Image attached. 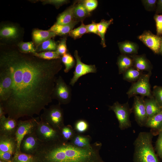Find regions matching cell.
Masks as SVG:
<instances>
[{
  "instance_id": "obj_1",
  "label": "cell",
  "mask_w": 162,
  "mask_h": 162,
  "mask_svg": "<svg viewBox=\"0 0 162 162\" xmlns=\"http://www.w3.org/2000/svg\"><path fill=\"white\" fill-rule=\"evenodd\" d=\"M62 62L61 59L46 60L16 48L2 50L0 71L6 75L10 85L6 99L0 103L5 114L17 120L39 115L52 102Z\"/></svg>"
},
{
  "instance_id": "obj_2",
  "label": "cell",
  "mask_w": 162,
  "mask_h": 162,
  "mask_svg": "<svg viewBox=\"0 0 162 162\" xmlns=\"http://www.w3.org/2000/svg\"><path fill=\"white\" fill-rule=\"evenodd\" d=\"M102 146L97 141L89 147L80 148L61 139L42 143L34 156L35 162H104L100 154Z\"/></svg>"
},
{
  "instance_id": "obj_3",
  "label": "cell",
  "mask_w": 162,
  "mask_h": 162,
  "mask_svg": "<svg viewBox=\"0 0 162 162\" xmlns=\"http://www.w3.org/2000/svg\"><path fill=\"white\" fill-rule=\"evenodd\" d=\"M153 136L150 132L139 133L134 143V162H159L152 145Z\"/></svg>"
},
{
  "instance_id": "obj_4",
  "label": "cell",
  "mask_w": 162,
  "mask_h": 162,
  "mask_svg": "<svg viewBox=\"0 0 162 162\" xmlns=\"http://www.w3.org/2000/svg\"><path fill=\"white\" fill-rule=\"evenodd\" d=\"M43 110L39 117L40 120L59 131L65 125L63 110L60 104L51 105Z\"/></svg>"
},
{
  "instance_id": "obj_5",
  "label": "cell",
  "mask_w": 162,
  "mask_h": 162,
  "mask_svg": "<svg viewBox=\"0 0 162 162\" xmlns=\"http://www.w3.org/2000/svg\"><path fill=\"white\" fill-rule=\"evenodd\" d=\"M151 71L142 75L139 79L132 83L127 92L129 98L140 95L143 97L149 98L153 96L149 80Z\"/></svg>"
},
{
  "instance_id": "obj_6",
  "label": "cell",
  "mask_w": 162,
  "mask_h": 162,
  "mask_svg": "<svg viewBox=\"0 0 162 162\" xmlns=\"http://www.w3.org/2000/svg\"><path fill=\"white\" fill-rule=\"evenodd\" d=\"M109 110H112L115 113L121 130H125L131 127L130 116L132 111L128 102L121 104L116 101L112 106H109Z\"/></svg>"
},
{
  "instance_id": "obj_7",
  "label": "cell",
  "mask_w": 162,
  "mask_h": 162,
  "mask_svg": "<svg viewBox=\"0 0 162 162\" xmlns=\"http://www.w3.org/2000/svg\"><path fill=\"white\" fill-rule=\"evenodd\" d=\"M34 132L37 138L43 143H50L61 139L59 131L40 120Z\"/></svg>"
},
{
  "instance_id": "obj_8",
  "label": "cell",
  "mask_w": 162,
  "mask_h": 162,
  "mask_svg": "<svg viewBox=\"0 0 162 162\" xmlns=\"http://www.w3.org/2000/svg\"><path fill=\"white\" fill-rule=\"evenodd\" d=\"M71 89L61 76L57 78L52 94V99H56L58 104H67L71 99Z\"/></svg>"
},
{
  "instance_id": "obj_9",
  "label": "cell",
  "mask_w": 162,
  "mask_h": 162,
  "mask_svg": "<svg viewBox=\"0 0 162 162\" xmlns=\"http://www.w3.org/2000/svg\"><path fill=\"white\" fill-rule=\"evenodd\" d=\"M40 120L39 117H33L27 120H19L15 134L17 147L15 153L20 152V147L22 139L26 135L35 132L37 125Z\"/></svg>"
},
{
  "instance_id": "obj_10",
  "label": "cell",
  "mask_w": 162,
  "mask_h": 162,
  "mask_svg": "<svg viewBox=\"0 0 162 162\" xmlns=\"http://www.w3.org/2000/svg\"><path fill=\"white\" fill-rule=\"evenodd\" d=\"M74 56L76 64L73 76L70 82V84L72 86L74 85L79 78L82 76L89 73H96L97 72V68L95 65H88L82 62L76 50L74 52Z\"/></svg>"
},
{
  "instance_id": "obj_11",
  "label": "cell",
  "mask_w": 162,
  "mask_h": 162,
  "mask_svg": "<svg viewBox=\"0 0 162 162\" xmlns=\"http://www.w3.org/2000/svg\"><path fill=\"white\" fill-rule=\"evenodd\" d=\"M131 108L135 120L137 124L141 127H145L148 117L146 109L144 98L138 95L134 96Z\"/></svg>"
},
{
  "instance_id": "obj_12",
  "label": "cell",
  "mask_w": 162,
  "mask_h": 162,
  "mask_svg": "<svg viewBox=\"0 0 162 162\" xmlns=\"http://www.w3.org/2000/svg\"><path fill=\"white\" fill-rule=\"evenodd\" d=\"M42 143L37 137L35 132L27 134L21 141L20 150L22 153L34 155Z\"/></svg>"
},
{
  "instance_id": "obj_13",
  "label": "cell",
  "mask_w": 162,
  "mask_h": 162,
  "mask_svg": "<svg viewBox=\"0 0 162 162\" xmlns=\"http://www.w3.org/2000/svg\"><path fill=\"white\" fill-rule=\"evenodd\" d=\"M138 38L156 54H159L162 42V37L155 35L151 32L145 31Z\"/></svg>"
},
{
  "instance_id": "obj_14",
  "label": "cell",
  "mask_w": 162,
  "mask_h": 162,
  "mask_svg": "<svg viewBox=\"0 0 162 162\" xmlns=\"http://www.w3.org/2000/svg\"><path fill=\"white\" fill-rule=\"evenodd\" d=\"M18 121L5 115L0 118V135L15 136Z\"/></svg>"
},
{
  "instance_id": "obj_15",
  "label": "cell",
  "mask_w": 162,
  "mask_h": 162,
  "mask_svg": "<svg viewBox=\"0 0 162 162\" xmlns=\"http://www.w3.org/2000/svg\"><path fill=\"white\" fill-rule=\"evenodd\" d=\"M17 147L15 136L0 135V152H9L14 154Z\"/></svg>"
},
{
  "instance_id": "obj_16",
  "label": "cell",
  "mask_w": 162,
  "mask_h": 162,
  "mask_svg": "<svg viewBox=\"0 0 162 162\" xmlns=\"http://www.w3.org/2000/svg\"><path fill=\"white\" fill-rule=\"evenodd\" d=\"M131 56L133 59L134 68L142 72L151 71L152 66L145 55L136 54Z\"/></svg>"
},
{
  "instance_id": "obj_17",
  "label": "cell",
  "mask_w": 162,
  "mask_h": 162,
  "mask_svg": "<svg viewBox=\"0 0 162 162\" xmlns=\"http://www.w3.org/2000/svg\"><path fill=\"white\" fill-rule=\"evenodd\" d=\"M76 2L74 3L59 15L56 24L61 25H67L76 21L75 19L74 14V8Z\"/></svg>"
},
{
  "instance_id": "obj_18",
  "label": "cell",
  "mask_w": 162,
  "mask_h": 162,
  "mask_svg": "<svg viewBox=\"0 0 162 162\" xmlns=\"http://www.w3.org/2000/svg\"><path fill=\"white\" fill-rule=\"evenodd\" d=\"M145 127L151 129L150 132L154 135L158 134L162 130V111L154 116L148 118Z\"/></svg>"
},
{
  "instance_id": "obj_19",
  "label": "cell",
  "mask_w": 162,
  "mask_h": 162,
  "mask_svg": "<svg viewBox=\"0 0 162 162\" xmlns=\"http://www.w3.org/2000/svg\"><path fill=\"white\" fill-rule=\"evenodd\" d=\"M56 35L55 33L49 30H43L35 29L33 31L32 33L33 40L38 46L43 42L55 37Z\"/></svg>"
},
{
  "instance_id": "obj_20",
  "label": "cell",
  "mask_w": 162,
  "mask_h": 162,
  "mask_svg": "<svg viewBox=\"0 0 162 162\" xmlns=\"http://www.w3.org/2000/svg\"><path fill=\"white\" fill-rule=\"evenodd\" d=\"M118 44L119 50L122 54L132 56L138 53L139 46L135 43L125 40L119 42Z\"/></svg>"
},
{
  "instance_id": "obj_21",
  "label": "cell",
  "mask_w": 162,
  "mask_h": 162,
  "mask_svg": "<svg viewBox=\"0 0 162 162\" xmlns=\"http://www.w3.org/2000/svg\"><path fill=\"white\" fill-rule=\"evenodd\" d=\"M116 64L119 74H123L134 66L133 60L131 56L122 54L118 57Z\"/></svg>"
},
{
  "instance_id": "obj_22",
  "label": "cell",
  "mask_w": 162,
  "mask_h": 162,
  "mask_svg": "<svg viewBox=\"0 0 162 162\" xmlns=\"http://www.w3.org/2000/svg\"><path fill=\"white\" fill-rule=\"evenodd\" d=\"M144 103L148 118L154 116L162 111V108L158 105L153 96L144 99Z\"/></svg>"
},
{
  "instance_id": "obj_23",
  "label": "cell",
  "mask_w": 162,
  "mask_h": 162,
  "mask_svg": "<svg viewBox=\"0 0 162 162\" xmlns=\"http://www.w3.org/2000/svg\"><path fill=\"white\" fill-rule=\"evenodd\" d=\"M74 17L76 21L79 22L82 21L90 15L82 1H80L76 4L74 10Z\"/></svg>"
},
{
  "instance_id": "obj_24",
  "label": "cell",
  "mask_w": 162,
  "mask_h": 162,
  "mask_svg": "<svg viewBox=\"0 0 162 162\" xmlns=\"http://www.w3.org/2000/svg\"><path fill=\"white\" fill-rule=\"evenodd\" d=\"M91 138L88 135H84L76 134L69 141L75 146L80 148H85L89 147L91 145Z\"/></svg>"
},
{
  "instance_id": "obj_25",
  "label": "cell",
  "mask_w": 162,
  "mask_h": 162,
  "mask_svg": "<svg viewBox=\"0 0 162 162\" xmlns=\"http://www.w3.org/2000/svg\"><path fill=\"white\" fill-rule=\"evenodd\" d=\"M78 22L76 21L71 23L64 25H58L55 23L49 30L54 32L56 35H62L68 34Z\"/></svg>"
},
{
  "instance_id": "obj_26",
  "label": "cell",
  "mask_w": 162,
  "mask_h": 162,
  "mask_svg": "<svg viewBox=\"0 0 162 162\" xmlns=\"http://www.w3.org/2000/svg\"><path fill=\"white\" fill-rule=\"evenodd\" d=\"M113 22V19H111L108 20H102L97 23L99 36L101 39V44L103 47H106L105 35L109 26Z\"/></svg>"
},
{
  "instance_id": "obj_27",
  "label": "cell",
  "mask_w": 162,
  "mask_h": 162,
  "mask_svg": "<svg viewBox=\"0 0 162 162\" xmlns=\"http://www.w3.org/2000/svg\"><path fill=\"white\" fill-rule=\"evenodd\" d=\"M122 74L124 80L134 83L139 79L143 73L133 67L126 70Z\"/></svg>"
},
{
  "instance_id": "obj_28",
  "label": "cell",
  "mask_w": 162,
  "mask_h": 162,
  "mask_svg": "<svg viewBox=\"0 0 162 162\" xmlns=\"http://www.w3.org/2000/svg\"><path fill=\"white\" fill-rule=\"evenodd\" d=\"M75 131L71 125H64L59 130L61 139L64 141H69L76 134Z\"/></svg>"
},
{
  "instance_id": "obj_29",
  "label": "cell",
  "mask_w": 162,
  "mask_h": 162,
  "mask_svg": "<svg viewBox=\"0 0 162 162\" xmlns=\"http://www.w3.org/2000/svg\"><path fill=\"white\" fill-rule=\"evenodd\" d=\"M18 34L17 28L13 26H5L0 30V36L6 38H16Z\"/></svg>"
},
{
  "instance_id": "obj_30",
  "label": "cell",
  "mask_w": 162,
  "mask_h": 162,
  "mask_svg": "<svg viewBox=\"0 0 162 162\" xmlns=\"http://www.w3.org/2000/svg\"><path fill=\"white\" fill-rule=\"evenodd\" d=\"M38 46L39 47L36 50L37 52L44 51H56L58 46L56 43L50 39L43 42Z\"/></svg>"
},
{
  "instance_id": "obj_31",
  "label": "cell",
  "mask_w": 162,
  "mask_h": 162,
  "mask_svg": "<svg viewBox=\"0 0 162 162\" xmlns=\"http://www.w3.org/2000/svg\"><path fill=\"white\" fill-rule=\"evenodd\" d=\"M62 62L65 65L64 72H68L74 66L75 60L73 56L69 53H66L61 57Z\"/></svg>"
},
{
  "instance_id": "obj_32",
  "label": "cell",
  "mask_w": 162,
  "mask_h": 162,
  "mask_svg": "<svg viewBox=\"0 0 162 162\" xmlns=\"http://www.w3.org/2000/svg\"><path fill=\"white\" fill-rule=\"evenodd\" d=\"M13 162H35V160L33 155L26 154L20 151L15 153Z\"/></svg>"
},
{
  "instance_id": "obj_33",
  "label": "cell",
  "mask_w": 162,
  "mask_h": 162,
  "mask_svg": "<svg viewBox=\"0 0 162 162\" xmlns=\"http://www.w3.org/2000/svg\"><path fill=\"white\" fill-rule=\"evenodd\" d=\"M34 55L35 56L42 59L50 60L61 59V56L56 51H48L40 52H37Z\"/></svg>"
},
{
  "instance_id": "obj_34",
  "label": "cell",
  "mask_w": 162,
  "mask_h": 162,
  "mask_svg": "<svg viewBox=\"0 0 162 162\" xmlns=\"http://www.w3.org/2000/svg\"><path fill=\"white\" fill-rule=\"evenodd\" d=\"M87 33L86 25L82 22L78 27L71 30L68 34L70 36L76 39L81 37L84 34Z\"/></svg>"
},
{
  "instance_id": "obj_35",
  "label": "cell",
  "mask_w": 162,
  "mask_h": 162,
  "mask_svg": "<svg viewBox=\"0 0 162 162\" xmlns=\"http://www.w3.org/2000/svg\"><path fill=\"white\" fill-rule=\"evenodd\" d=\"M19 50L23 53L34 54L37 52L32 42H20L18 44Z\"/></svg>"
},
{
  "instance_id": "obj_36",
  "label": "cell",
  "mask_w": 162,
  "mask_h": 162,
  "mask_svg": "<svg viewBox=\"0 0 162 162\" xmlns=\"http://www.w3.org/2000/svg\"><path fill=\"white\" fill-rule=\"evenodd\" d=\"M88 128V123L85 120L80 119L77 121L75 123L74 130L79 133H82L85 132Z\"/></svg>"
},
{
  "instance_id": "obj_37",
  "label": "cell",
  "mask_w": 162,
  "mask_h": 162,
  "mask_svg": "<svg viewBox=\"0 0 162 162\" xmlns=\"http://www.w3.org/2000/svg\"><path fill=\"white\" fill-rule=\"evenodd\" d=\"M152 94L158 105L162 108V87L154 86L153 88Z\"/></svg>"
},
{
  "instance_id": "obj_38",
  "label": "cell",
  "mask_w": 162,
  "mask_h": 162,
  "mask_svg": "<svg viewBox=\"0 0 162 162\" xmlns=\"http://www.w3.org/2000/svg\"><path fill=\"white\" fill-rule=\"evenodd\" d=\"M154 18L156 22L157 35L161 36L162 35V14H155Z\"/></svg>"
},
{
  "instance_id": "obj_39",
  "label": "cell",
  "mask_w": 162,
  "mask_h": 162,
  "mask_svg": "<svg viewBox=\"0 0 162 162\" xmlns=\"http://www.w3.org/2000/svg\"><path fill=\"white\" fill-rule=\"evenodd\" d=\"M157 1L156 0H143L142 2L146 10L152 11L156 9Z\"/></svg>"
},
{
  "instance_id": "obj_40",
  "label": "cell",
  "mask_w": 162,
  "mask_h": 162,
  "mask_svg": "<svg viewBox=\"0 0 162 162\" xmlns=\"http://www.w3.org/2000/svg\"><path fill=\"white\" fill-rule=\"evenodd\" d=\"M67 39L63 38L57 46L56 51L61 56L67 53V49L66 45Z\"/></svg>"
},
{
  "instance_id": "obj_41",
  "label": "cell",
  "mask_w": 162,
  "mask_h": 162,
  "mask_svg": "<svg viewBox=\"0 0 162 162\" xmlns=\"http://www.w3.org/2000/svg\"><path fill=\"white\" fill-rule=\"evenodd\" d=\"M158 136L156 141L155 149L159 156L162 158V130L158 133Z\"/></svg>"
},
{
  "instance_id": "obj_42",
  "label": "cell",
  "mask_w": 162,
  "mask_h": 162,
  "mask_svg": "<svg viewBox=\"0 0 162 162\" xmlns=\"http://www.w3.org/2000/svg\"><path fill=\"white\" fill-rule=\"evenodd\" d=\"M82 2L89 13L95 9L98 5V2L96 0H85L82 1Z\"/></svg>"
},
{
  "instance_id": "obj_43",
  "label": "cell",
  "mask_w": 162,
  "mask_h": 162,
  "mask_svg": "<svg viewBox=\"0 0 162 162\" xmlns=\"http://www.w3.org/2000/svg\"><path fill=\"white\" fill-rule=\"evenodd\" d=\"M14 154L9 152H0V159L8 162H13Z\"/></svg>"
},
{
  "instance_id": "obj_44",
  "label": "cell",
  "mask_w": 162,
  "mask_h": 162,
  "mask_svg": "<svg viewBox=\"0 0 162 162\" xmlns=\"http://www.w3.org/2000/svg\"><path fill=\"white\" fill-rule=\"evenodd\" d=\"M87 33H93L99 36L97 23L92 21L89 24L86 25Z\"/></svg>"
},
{
  "instance_id": "obj_45",
  "label": "cell",
  "mask_w": 162,
  "mask_h": 162,
  "mask_svg": "<svg viewBox=\"0 0 162 162\" xmlns=\"http://www.w3.org/2000/svg\"><path fill=\"white\" fill-rule=\"evenodd\" d=\"M67 1L66 0H49L44 1L45 3L53 4L56 6L60 5L66 3Z\"/></svg>"
},
{
  "instance_id": "obj_46",
  "label": "cell",
  "mask_w": 162,
  "mask_h": 162,
  "mask_svg": "<svg viewBox=\"0 0 162 162\" xmlns=\"http://www.w3.org/2000/svg\"><path fill=\"white\" fill-rule=\"evenodd\" d=\"M156 11V14L162 13V0L157 1Z\"/></svg>"
},
{
  "instance_id": "obj_47",
  "label": "cell",
  "mask_w": 162,
  "mask_h": 162,
  "mask_svg": "<svg viewBox=\"0 0 162 162\" xmlns=\"http://www.w3.org/2000/svg\"><path fill=\"white\" fill-rule=\"evenodd\" d=\"M5 114L2 106L1 104H0V118L5 115Z\"/></svg>"
},
{
  "instance_id": "obj_48",
  "label": "cell",
  "mask_w": 162,
  "mask_h": 162,
  "mask_svg": "<svg viewBox=\"0 0 162 162\" xmlns=\"http://www.w3.org/2000/svg\"><path fill=\"white\" fill-rule=\"evenodd\" d=\"M159 54L162 55V42Z\"/></svg>"
},
{
  "instance_id": "obj_49",
  "label": "cell",
  "mask_w": 162,
  "mask_h": 162,
  "mask_svg": "<svg viewBox=\"0 0 162 162\" xmlns=\"http://www.w3.org/2000/svg\"><path fill=\"white\" fill-rule=\"evenodd\" d=\"M0 162H8L0 160Z\"/></svg>"
}]
</instances>
